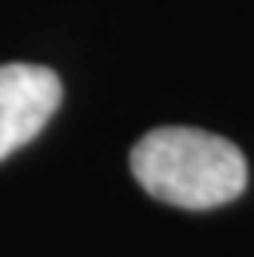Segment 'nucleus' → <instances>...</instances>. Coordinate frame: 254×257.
<instances>
[{
    "label": "nucleus",
    "instance_id": "1",
    "mask_svg": "<svg viewBox=\"0 0 254 257\" xmlns=\"http://www.w3.org/2000/svg\"><path fill=\"white\" fill-rule=\"evenodd\" d=\"M132 175L153 199L187 211L227 205L248 184L242 150L190 125L147 132L132 147Z\"/></svg>",
    "mask_w": 254,
    "mask_h": 257
},
{
    "label": "nucleus",
    "instance_id": "2",
    "mask_svg": "<svg viewBox=\"0 0 254 257\" xmlns=\"http://www.w3.org/2000/svg\"><path fill=\"white\" fill-rule=\"evenodd\" d=\"M61 104V80L43 64H0V159L34 141Z\"/></svg>",
    "mask_w": 254,
    "mask_h": 257
}]
</instances>
